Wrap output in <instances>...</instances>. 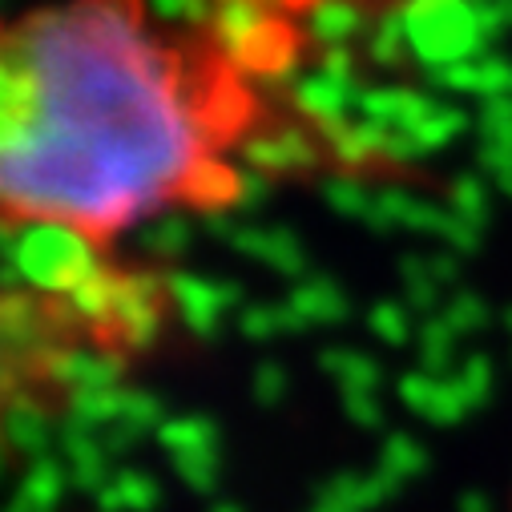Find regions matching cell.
<instances>
[{
    "mask_svg": "<svg viewBox=\"0 0 512 512\" xmlns=\"http://www.w3.org/2000/svg\"><path fill=\"white\" fill-rule=\"evenodd\" d=\"M275 77L226 21L154 0L0 13V230L113 259L150 222L238 206L283 142Z\"/></svg>",
    "mask_w": 512,
    "mask_h": 512,
    "instance_id": "obj_1",
    "label": "cell"
},
{
    "mask_svg": "<svg viewBox=\"0 0 512 512\" xmlns=\"http://www.w3.org/2000/svg\"><path fill=\"white\" fill-rule=\"evenodd\" d=\"M158 271L85 254L53 279H0V432L77 404L105 363H134L170 327Z\"/></svg>",
    "mask_w": 512,
    "mask_h": 512,
    "instance_id": "obj_2",
    "label": "cell"
},
{
    "mask_svg": "<svg viewBox=\"0 0 512 512\" xmlns=\"http://www.w3.org/2000/svg\"><path fill=\"white\" fill-rule=\"evenodd\" d=\"M440 0H218V21L250 41L275 69L299 61V45L327 17H396Z\"/></svg>",
    "mask_w": 512,
    "mask_h": 512,
    "instance_id": "obj_3",
    "label": "cell"
}]
</instances>
